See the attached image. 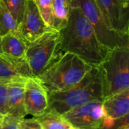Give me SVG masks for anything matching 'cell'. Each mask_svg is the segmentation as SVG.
<instances>
[{"label": "cell", "instance_id": "cell-12", "mask_svg": "<svg viewBox=\"0 0 129 129\" xmlns=\"http://www.w3.org/2000/svg\"><path fill=\"white\" fill-rule=\"evenodd\" d=\"M25 82L19 81L7 85V114L20 119H23L27 115L25 111L23 101Z\"/></svg>", "mask_w": 129, "mask_h": 129}, {"label": "cell", "instance_id": "cell-27", "mask_svg": "<svg viewBox=\"0 0 129 129\" xmlns=\"http://www.w3.org/2000/svg\"><path fill=\"white\" fill-rule=\"evenodd\" d=\"M70 129H78V128H73V127H72V128H71Z\"/></svg>", "mask_w": 129, "mask_h": 129}, {"label": "cell", "instance_id": "cell-28", "mask_svg": "<svg viewBox=\"0 0 129 129\" xmlns=\"http://www.w3.org/2000/svg\"><path fill=\"white\" fill-rule=\"evenodd\" d=\"M125 129H129V128H125Z\"/></svg>", "mask_w": 129, "mask_h": 129}, {"label": "cell", "instance_id": "cell-1", "mask_svg": "<svg viewBox=\"0 0 129 129\" xmlns=\"http://www.w3.org/2000/svg\"><path fill=\"white\" fill-rule=\"evenodd\" d=\"M59 33L60 51L76 55L91 67L100 66L110 50L100 42L79 8L71 7L67 24Z\"/></svg>", "mask_w": 129, "mask_h": 129}, {"label": "cell", "instance_id": "cell-18", "mask_svg": "<svg viewBox=\"0 0 129 129\" xmlns=\"http://www.w3.org/2000/svg\"><path fill=\"white\" fill-rule=\"evenodd\" d=\"M36 5L45 24L53 29V2L54 0H33Z\"/></svg>", "mask_w": 129, "mask_h": 129}, {"label": "cell", "instance_id": "cell-26", "mask_svg": "<svg viewBox=\"0 0 129 129\" xmlns=\"http://www.w3.org/2000/svg\"><path fill=\"white\" fill-rule=\"evenodd\" d=\"M2 49H1V45H0V53H2Z\"/></svg>", "mask_w": 129, "mask_h": 129}, {"label": "cell", "instance_id": "cell-10", "mask_svg": "<svg viewBox=\"0 0 129 129\" xmlns=\"http://www.w3.org/2000/svg\"><path fill=\"white\" fill-rule=\"evenodd\" d=\"M24 108L27 115L36 117L48 107V93L36 77L28 78L24 84Z\"/></svg>", "mask_w": 129, "mask_h": 129}, {"label": "cell", "instance_id": "cell-21", "mask_svg": "<svg viewBox=\"0 0 129 129\" xmlns=\"http://www.w3.org/2000/svg\"><path fill=\"white\" fill-rule=\"evenodd\" d=\"M8 88L7 85L0 84V120L7 114Z\"/></svg>", "mask_w": 129, "mask_h": 129}, {"label": "cell", "instance_id": "cell-22", "mask_svg": "<svg viewBox=\"0 0 129 129\" xmlns=\"http://www.w3.org/2000/svg\"><path fill=\"white\" fill-rule=\"evenodd\" d=\"M20 119L10 115H5L2 119V129H20Z\"/></svg>", "mask_w": 129, "mask_h": 129}, {"label": "cell", "instance_id": "cell-3", "mask_svg": "<svg viewBox=\"0 0 129 129\" xmlns=\"http://www.w3.org/2000/svg\"><path fill=\"white\" fill-rule=\"evenodd\" d=\"M91 67L76 55L66 52L36 78L47 93L50 94L73 87L82 79Z\"/></svg>", "mask_w": 129, "mask_h": 129}, {"label": "cell", "instance_id": "cell-23", "mask_svg": "<svg viewBox=\"0 0 129 129\" xmlns=\"http://www.w3.org/2000/svg\"><path fill=\"white\" fill-rule=\"evenodd\" d=\"M19 128L20 129H42L41 124L36 117L20 119L19 122Z\"/></svg>", "mask_w": 129, "mask_h": 129}, {"label": "cell", "instance_id": "cell-6", "mask_svg": "<svg viewBox=\"0 0 129 129\" xmlns=\"http://www.w3.org/2000/svg\"><path fill=\"white\" fill-rule=\"evenodd\" d=\"M70 6L77 7L82 10L103 45L109 49L129 47V34L119 33L107 26L95 0H73Z\"/></svg>", "mask_w": 129, "mask_h": 129}, {"label": "cell", "instance_id": "cell-16", "mask_svg": "<svg viewBox=\"0 0 129 129\" xmlns=\"http://www.w3.org/2000/svg\"><path fill=\"white\" fill-rule=\"evenodd\" d=\"M70 3L67 0H54L53 2V29L60 31L68 22Z\"/></svg>", "mask_w": 129, "mask_h": 129}, {"label": "cell", "instance_id": "cell-17", "mask_svg": "<svg viewBox=\"0 0 129 129\" xmlns=\"http://www.w3.org/2000/svg\"><path fill=\"white\" fill-rule=\"evenodd\" d=\"M18 29V23L14 19L2 0H0V36Z\"/></svg>", "mask_w": 129, "mask_h": 129}, {"label": "cell", "instance_id": "cell-2", "mask_svg": "<svg viewBox=\"0 0 129 129\" xmlns=\"http://www.w3.org/2000/svg\"><path fill=\"white\" fill-rule=\"evenodd\" d=\"M48 110L60 115L95 100L104 101L103 75L100 66L92 67L82 79L73 87L48 94Z\"/></svg>", "mask_w": 129, "mask_h": 129}, {"label": "cell", "instance_id": "cell-15", "mask_svg": "<svg viewBox=\"0 0 129 129\" xmlns=\"http://www.w3.org/2000/svg\"><path fill=\"white\" fill-rule=\"evenodd\" d=\"M42 129H70L72 125L63 116L53 110H46L43 113L36 117Z\"/></svg>", "mask_w": 129, "mask_h": 129}, {"label": "cell", "instance_id": "cell-5", "mask_svg": "<svg viewBox=\"0 0 129 129\" xmlns=\"http://www.w3.org/2000/svg\"><path fill=\"white\" fill-rule=\"evenodd\" d=\"M63 54L60 49V33L51 29L28 45L25 57L33 76L38 77Z\"/></svg>", "mask_w": 129, "mask_h": 129}, {"label": "cell", "instance_id": "cell-19", "mask_svg": "<svg viewBox=\"0 0 129 129\" xmlns=\"http://www.w3.org/2000/svg\"><path fill=\"white\" fill-rule=\"evenodd\" d=\"M11 14L19 24L23 18L26 0H2Z\"/></svg>", "mask_w": 129, "mask_h": 129}, {"label": "cell", "instance_id": "cell-7", "mask_svg": "<svg viewBox=\"0 0 129 129\" xmlns=\"http://www.w3.org/2000/svg\"><path fill=\"white\" fill-rule=\"evenodd\" d=\"M105 116L102 100L89 101L63 114L72 127L78 129H98Z\"/></svg>", "mask_w": 129, "mask_h": 129}, {"label": "cell", "instance_id": "cell-4", "mask_svg": "<svg viewBox=\"0 0 129 129\" xmlns=\"http://www.w3.org/2000/svg\"><path fill=\"white\" fill-rule=\"evenodd\" d=\"M100 67L103 75L104 99L129 89V47L110 49Z\"/></svg>", "mask_w": 129, "mask_h": 129}, {"label": "cell", "instance_id": "cell-11", "mask_svg": "<svg viewBox=\"0 0 129 129\" xmlns=\"http://www.w3.org/2000/svg\"><path fill=\"white\" fill-rule=\"evenodd\" d=\"M29 77L33 76L26 58L0 53V84L26 81Z\"/></svg>", "mask_w": 129, "mask_h": 129}, {"label": "cell", "instance_id": "cell-24", "mask_svg": "<svg viewBox=\"0 0 129 129\" xmlns=\"http://www.w3.org/2000/svg\"><path fill=\"white\" fill-rule=\"evenodd\" d=\"M0 129H2V120H0Z\"/></svg>", "mask_w": 129, "mask_h": 129}, {"label": "cell", "instance_id": "cell-25", "mask_svg": "<svg viewBox=\"0 0 129 129\" xmlns=\"http://www.w3.org/2000/svg\"><path fill=\"white\" fill-rule=\"evenodd\" d=\"M67 1L68 2H70V3H71V2H72L73 0H67Z\"/></svg>", "mask_w": 129, "mask_h": 129}, {"label": "cell", "instance_id": "cell-8", "mask_svg": "<svg viewBox=\"0 0 129 129\" xmlns=\"http://www.w3.org/2000/svg\"><path fill=\"white\" fill-rule=\"evenodd\" d=\"M107 26L129 34V0H95Z\"/></svg>", "mask_w": 129, "mask_h": 129}, {"label": "cell", "instance_id": "cell-13", "mask_svg": "<svg viewBox=\"0 0 129 129\" xmlns=\"http://www.w3.org/2000/svg\"><path fill=\"white\" fill-rule=\"evenodd\" d=\"M106 116L120 119L129 116V89L112 94L103 101Z\"/></svg>", "mask_w": 129, "mask_h": 129}, {"label": "cell", "instance_id": "cell-14", "mask_svg": "<svg viewBox=\"0 0 129 129\" xmlns=\"http://www.w3.org/2000/svg\"><path fill=\"white\" fill-rule=\"evenodd\" d=\"M0 45L3 53L14 57L26 58L28 43L18 30L9 32L0 36Z\"/></svg>", "mask_w": 129, "mask_h": 129}, {"label": "cell", "instance_id": "cell-9", "mask_svg": "<svg viewBox=\"0 0 129 129\" xmlns=\"http://www.w3.org/2000/svg\"><path fill=\"white\" fill-rule=\"evenodd\" d=\"M51 29L45 24L34 1L26 0L23 16L17 29L24 40L29 45Z\"/></svg>", "mask_w": 129, "mask_h": 129}, {"label": "cell", "instance_id": "cell-20", "mask_svg": "<svg viewBox=\"0 0 129 129\" xmlns=\"http://www.w3.org/2000/svg\"><path fill=\"white\" fill-rule=\"evenodd\" d=\"M129 128V116L113 119L105 116L98 129H125Z\"/></svg>", "mask_w": 129, "mask_h": 129}]
</instances>
